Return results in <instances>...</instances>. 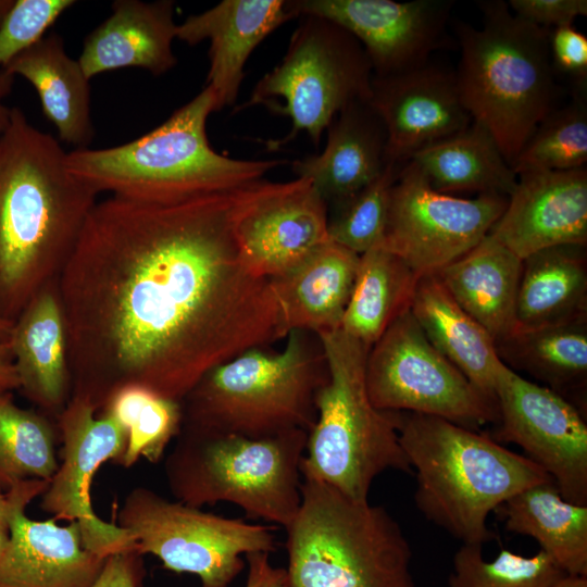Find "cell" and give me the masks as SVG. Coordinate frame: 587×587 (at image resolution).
Segmentation results:
<instances>
[{"label":"cell","instance_id":"46","mask_svg":"<svg viewBox=\"0 0 587 587\" xmlns=\"http://www.w3.org/2000/svg\"><path fill=\"white\" fill-rule=\"evenodd\" d=\"M10 536V499L7 491L0 488V557L9 545Z\"/></svg>","mask_w":587,"mask_h":587},{"label":"cell","instance_id":"40","mask_svg":"<svg viewBox=\"0 0 587 587\" xmlns=\"http://www.w3.org/2000/svg\"><path fill=\"white\" fill-rule=\"evenodd\" d=\"M549 48L554 73L566 75L575 88H586L587 37L573 25L552 28Z\"/></svg>","mask_w":587,"mask_h":587},{"label":"cell","instance_id":"7","mask_svg":"<svg viewBox=\"0 0 587 587\" xmlns=\"http://www.w3.org/2000/svg\"><path fill=\"white\" fill-rule=\"evenodd\" d=\"M285 530L289 587H416L400 524L367 499L302 477L300 505Z\"/></svg>","mask_w":587,"mask_h":587},{"label":"cell","instance_id":"30","mask_svg":"<svg viewBox=\"0 0 587 587\" xmlns=\"http://www.w3.org/2000/svg\"><path fill=\"white\" fill-rule=\"evenodd\" d=\"M408 161L441 193L476 192L510 197L517 175L492 135L479 123L416 151Z\"/></svg>","mask_w":587,"mask_h":587},{"label":"cell","instance_id":"41","mask_svg":"<svg viewBox=\"0 0 587 587\" xmlns=\"http://www.w3.org/2000/svg\"><path fill=\"white\" fill-rule=\"evenodd\" d=\"M508 5L520 18L548 29L573 25L577 16L587 15L586 0H510Z\"/></svg>","mask_w":587,"mask_h":587},{"label":"cell","instance_id":"4","mask_svg":"<svg viewBox=\"0 0 587 587\" xmlns=\"http://www.w3.org/2000/svg\"><path fill=\"white\" fill-rule=\"evenodd\" d=\"M476 3L480 28L454 23L460 46L457 86L472 120L492 135L512 167L538 124L559 107L551 29L520 18L502 0Z\"/></svg>","mask_w":587,"mask_h":587},{"label":"cell","instance_id":"48","mask_svg":"<svg viewBox=\"0 0 587 587\" xmlns=\"http://www.w3.org/2000/svg\"><path fill=\"white\" fill-rule=\"evenodd\" d=\"M13 324L14 323L7 322L0 319V341L1 342L10 344Z\"/></svg>","mask_w":587,"mask_h":587},{"label":"cell","instance_id":"25","mask_svg":"<svg viewBox=\"0 0 587 587\" xmlns=\"http://www.w3.org/2000/svg\"><path fill=\"white\" fill-rule=\"evenodd\" d=\"M360 255L330 240L290 271L271 277L287 335H314L340 327L353 289Z\"/></svg>","mask_w":587,"mask_h":587},{"label":"cell","instance_id":"11","mask_svg":"<svg viewBox=\"0 0 587 587\" xmlns=\"http://www.w3.org/2000/svg\"><path fill=\"white\" fill-rule=\"evenodd\" d=\"M117 525L130 533L137 554L151 553L170 571L197 575L202 587H229L245 567L242 557L276 549L272 525L208 513L146 488L127 496Z\"/></svg>","mask_w":587,"mask_h":587},{"label":"cell","instance_id":"33","mask_svg":"<svg viewBox=\"0 0 587 587\" xmlns=\"http://www.w3.org/2000/svg\"><path fill=\"white\" fill-rule=\"evenodd\" d=\"M500 361L514 372L524 371L553 391L586 390L587 319L530 330H515L497 341Z\"/></svg>","mask_w":587,"mask_h":587},{"label":"cell","instance_id":"9","mask_svg":"<svg viewBox=\"0 0 587 587\" xmlns=\"http://www.w3.org/2000/svg\"><path fill=\"white\" fill-rule=\"evenodd\" d=\"M166 461L170 488L191 507L220 501L248 517L286 527L301 501V461L308 433L294 429L250 438L185 426Z\"/></svg>","mask_w":587,"mask_h":587},{"label":"cell","instance_id":"3","mask_svg":"<svg viewBox=\"0 0 587 587\" xmlns=\"http://www.w3.org/2000/svg\"><path fill=\"white\" fill-rule=\"evenodd\" d=\"M398 433L415 471L417 509L463 544L491 540L492 511L523 489L552 480L492 437L438 416L399 412Z\"/></svg>","mask_w":587,"mask_h":587},{"label":"cell","instance_id":"49","mask_svg":"<svg viewBox=\"0 0 587 587\" xmlns=\"http://www.w3.org/2000/svg\"><path fill=\"white\" fill-rule=\"evenodd\" d=\"M13 3L14 0H0V24Z\"/></svg>","mask_w":587,"mask_h":587},{"label":"cell","instance_id":"43","mask_svg":"<svg viewBox=\"0 0 587 587\" xmlns=\"http://www.w3.org/2000/svg\"><path fill=\"white\" fill-rule=\"evenodd\" d=\"M245 560L248 564L246 587H289L286 569L273 566L268 552H251Z\"/></svg>","mask_w":587,"mask_h":587},{"label":"cell","instance_id":"6","mask_svg":"<svg viewBox=\"0 0 587 587\" xmlns=\"http://www.w3.org/2000/svg\"><path fill=\"white\" fill-rule=\"evenodd\" d=\"M286 338L282 351L251 348L210 370L183 400L185 426L250 438L308 433L326 360L316 335L294 329Z\"/></svg>","mask_w":587,"mask_h":587},{"label":"cell","instance_id":"39","mask_svg":"<svg viewBox=\"0 0 587 587\" xmlns=\"http://www.w3.org/2000/svg\"><path fill=\"white\" fill-rule=\"evenodd\" d=\"M75 3L73 0H14L0 24V70L41 40Z\"/></svg>","mask_w":587,"mask_h":587},{"label":"cell","instance_id":"5","mask_svg":"<svg viewBox=\"0 0 587 587\" xmlns=\"http://www.w3.org/2000/svg\"><path fill=\"white\" fill-rule=\"evenodd\" d=\"M204 87L151 132L104 149L66 152L72 174L99 193L142 200H174L228 191L262 177L285 160H239L215 151L207 122L215 112Z\"/></svg>","mask_w":587,"mask_h":587},{"label":"cell","instance_id":"10","mask_svg":"<svg viewBox=\"0 0 587 587\" xmlns=\"http://www.w3.org/2000/svg\"><path fill=\"white\" fill-rule=\"evenodd\" d=\"M287 51L238 109L265 105L288 116L290 132L265 142L276 150L305 132L315 147L335 116L354 101H369L373 70L361 43L337 24L299 16Z\"/></svg>","mask_w":587,"mask_h":587},{"label":"cell","instance_id":"23","mask_svg":"<svg viewBox=\"0 0 587 587\" xmlns=\"http://www.w3.org/2000/svg\"><path fill=\"white\" fill-rule=\"evenodd\" d=\"M323 151L291 163L327 207H336L375 180L386 165V130L369 101H354L327 127Z\"/></svg>","mask_w":587,"mask_h":587},{"label":"cell","instance_id":"20","mask_svg":"<svg viewBox=\"0 0 587 587\" xmlns=\"http://www.w3.org/2000/svg\"><path fill=\"white\" fill-rule=\"evenodd\" d=\"M521 260L554 246L587 245V170L528 171L488 233Z\"/></svg>","mask_w":587,"mask_h":587},{"label":"cell","instance_id":"42","mask_svg":"<svg viewBox=\"0 0 587 587\" xmlns=\"http://www.w3.org/2000/svg\"><path fill=\"white\" fill-rule=\"evenodd\" d=\"M138 555L127 551L108 557L91 587H138L142 577Z\"/></svg>","mask_w":587,"mask_h":587},{"label":"cell","instance_id":"36","mask_svg":"<svg viewBox=\"0 0 587 587\" xmlns=\"http://www.w3.org/2000/svg\"><path fill=\"white\" fill-rule=\"evenodd\" d=\"M587 162L586 88H575L572 100L551 111L536 127L512 168L528 171H571Z\"/></svg>","mask_w":587,"mask_h":587},{"label":"cell","instance_id":"18","mask_svg":"<svg viewBox=\"0 0 587 587\" xmlns=\"http://www.w3.org/2000/svg\"><path fill=\"white\" fill-rule=\"evenodd\" d=\"M369 102L386 130V162L397 165L473 121L462 103L454 70L430 60L402 73L373 76Z\"/></svg>","mask_w":587,"mask_h":587},{"label":"cell","instance_id":"12","mask_svg":"<svg viewBox=\"0 0 587 587\" xmlns=\"http://www.w3.org/2000/svg\"><path fill=\"white\" fill-rule=\"evenodd\" d=\"M365 384L382 411L438 416L475 430L499 420L497 402L429 342L410 310L370 348Z\"/></svg>","mask_w":587,"mask_h":587},{"label":"cell","instance_id":"44","mask_svg":"<svg viewBox=\"0 0 587 587\" xmlns=\"http://www.w3.org/2000/svg\"><path fill=\"white\" fill-rule=\"evenodd\" d=\"M20 388L10 344L0 341V395Z\"/></svg>","mask_w":587,"mask_h":587},{"label":"cell","instance_id":"22","mask_svg":"<svg viewBox=\"0 0 587 587\" xmlns=\"http://www.w3.org/2000/svg\"><path fill=\"white\" fill-rule=\"evenodd\" d=\"M171 0H116L112 13L84 40L78 62L88 79L105 72L138 67L153 75L172 70L177 25Z\"/></svg>","mask_w":587,"mask_h":587},{"label":"cell","instance_id":"2","mask_svg":"<svg viewBox=\"0 0 587 587\" xmlns=\"http://www.w3.org/2000/svg\"><path fill=\"white\" fill-rule=\"evenodd\" d=\"M98 195L70 172L60 142L12 108L0 134V319L14 323L59 279Z\"/></svg>","mask_w":587,"mask_h":587},{"label":"cell","instance_id":"32","mask_svg":"<svg viewBox=\"0 0 587 587\" xmlns=\"http://www.w3.org/2000/svg\"><path fill=\"white\" fill-rule=\"evenodd\" d=\"M419 278L400 257L382 247L360 254L340 328L371 348L410 310Z\"/></svg>","mask_w":587,"mask_h":587},{"label":"cell","instance_id":"29","mask_svg":"<svg viewBox=\"0 0 587 587\" xmlns=\"http://www.w3.org/2000/svg\"><path fill=\"white\" fill-rule=\"evenodd\" d=\"M587 319L586 247L562 245L522 260L515 330H530Z\"/></svg>","mask_w":587,"mask_h":587},{"label":"cell","instance_id":"19","mask_svg":"<svg viewBox=\"0 0 587 587\" xmlns=\"http://www.w3.org/2000/svg\"><path fill=\"white\" fill-rule=\"evenodd\" d=\"M49 480L22 482L7 490L10 541L0 557V587H91L107 559L84 548L79 525L26 516L27 504Z\"/></svg>","mask_w":587,"mask_h":587},{"label":"cell","instance_id":"45","mask_svg":"<svg viewBox=\"0 0 587 587\" xmlns=\"http://www.w3.org/2000/svg\"><path fill=\"white\" fill-rule=\"evenodd\" d=\"M14 78L12 74L0 70V134L5 130L10 123L12 108L7 107L3 100L11 95Z\"/></svg>","mask_w":587,"mask_h":587},{"label":"cell","instance_id":"1","mask_svg":"<svg viewBox=\"0 0 587 587\" xmlns=\"http://www.w3.org/2000/svg\"><path fill=\"white\" fill-rule=\"evenodd\" d=\"M243 187L97 201L58 282L72 395L100 410L139 385L183 402L213 367L286 338L270 279L236 241Z\"/></svg>","mask_w":587,"mask_h":587},{"label":"cell","instance_id":"8","mask_svg":"<svg viewBox=\"0 0 587 587\" xmlns=\"http://www.w3.org/2000/svg\"><path fill=\"white\" fill-rule=\"evenodd\" d=\"M316 336L327 378L315 397L316 417L308 432L301 476L366 500L383 472L413 473L399 441V412L378 410L369 397L370 347L340 327Z\"/></svg>","mask_w":587,"mask_h":587},{"label":"cell","instance_id":"16","mask_svg":"<svg viewBox=\"0 0 587 587\" xmlns=\"http://www.w3.org/2000/svg\"><path fill=\"white\" fill-rule=\"evenodd\" d=\"M234 232L245 264L257 275H282L329 240L328 207L310 179H263L241 189Z\"/></svg>","mask_w":587,"mask_h":587},{"label":"cell","instance_id":"27","mask_svg":"<svg viewBox=\"0 0 587 587\" xmlns=\"http://www.w3.org/2000/svg\"><path fill=\"white\" fill-rule=\"evenodd\" d=\"M24 77L36 90L43 115L61 141L88 148L93 127L90 86L78 60L72 59L57 33L46 35L3 68Z\"/></svg>","mask_w":587,"mask_h":587},{"label":"cell","instance_id":"14","mask_svg":"<svg viewBox=\"0 0 587 587\" xmlns=\"http://www.w3.org/2000/svg\"><path fill=\"white\" fill-rule=\"evenodd\" d=\"M495 395L499 427L492 438L522 448L552 478L563 499L587 505V425L579 410L502 362Z\"/></svg>","mask_w":587,"mask_h":587},{"label":"cell","instance_id":"31","mask_svg":"<svg viewBox=\"0 0 587 587\" xmlns=\"http://www.w3.org/2000/svg\"><path fill=\"white\" fill-rule=\"evenodd\" d=\"M497 510L508 532L535 539L565 574L587 575V505L563 499L553 480L523 489Z\"/></svg>","mask_w":587,"mask_h":587},{"label":"cell","instance_id":"24","mask_svg":"<svg viewBox=\"0 0 587 587\" xmlns=\"http://www.w3.org/2000/svg\"><path fill=\"white\" fill-rule=\"evenodd\" d=\"M59 279L46 285L13 324L10 348L20 388L51 413L63 411L72 396L68 338Z\"/></svg>","mask_w":587,"mask_h":587},{"label":"cell","instance_id":"26","mask_svg":"<svg viewBox=\"0 0 587 587\" xmlns=\"http://www.w3.org/2000/svg\"><path fill=\"white\" fill-rule=\"evenodd\" d=\"M434 274L495 344L514 332L522 260L492 236Z\"/></svg>","mask_w":587,"mask_h":587},{"label":"cell","instance_id":"13","mask_svg":"<svg viewBox=\"0 0 587 587\" xmlns=\"http://www.w3.org/2000/svg\"><path fill=\"white\" fill-rule=\"evenodd\" d=\"M509 197L482 193L461 198L434 190L407 161L389 195L382 247L419 276L434 274L477 246L504 212Z\"/></svg>","mask_w":587,"mask_h":587},{"label":"cell","instance_id":"15","mask_svg":"<svg viewBox=\"0 0 587 587\" xmlns=\"http://www.w3.org/2000/svg\"><path fill=\"white\" fill-rule=\"evenodd\" d=\"M98 411L86 397L72 395L60 413L62 462L42 494L41 507L55 521L76 522L84 548L107 559L134 551L136 542L128 530L102 521L92 509L95 473L108 460H121L126 447L125 430Z\"/></svg>","mask_w":587,"mask_h":587},{"label":"cell","instance_id":"21","mask_svg":"<svg viewBox=\"0 0 587 587\" xmlns=\"http://www.w3.org/2000/svg\"><path fill=\"white\" fill-rule=\"evenodd\" d=\"M284 0H224L177 25L176 39L190 46L210 42L205 79L220 111L233 105L253 50L274 30L294 18Z\"/></svg>","mask_w":587,"mask_h":587},{"label":"cell","instance_id":"47","mask_svg":"<svg viewBox=\"0 0 587 587\" xmlns=\"http://www.w3.org/2000/svg\"><path fill=\"white\" fill-rule=\"evenodd\" d=\"M550 587H587V575L564 574Z\"/></svg>","mask_w":587,"mask_h":587},{"label":"cell","instance_id":"28","mask_svg":"<svg viewBox=\"0 0 587 587\" xmlns=\"http://www.w3.org/2000/svg\"><path fill=\"white\" fill-rule=\"evenodd\" d=\"M410 311L429 342L496 401V374L501 361L495 340L455 302L435 274L419 278Z\"/></svg>","mask_w":587,"mask_h":587},{"label":"cell","instance_id":"38","mask_svg":"<svg viewBox=\"0 0 587 587\" xmlns=\"http://www.w3.org/2000/svg\"><path fill=\"white\" fill-rule=\"evenodd\" d=\"M400 166L388 163L383 173L328 215L329 240L362 254L380 246L387 226L389 195Z\"/></svg>","mask_w":587,"mask_h":587},{"label":"cell","instance_id":"34","mask_svg":"<svg viewBox=\"0 0 587 587\" xmlns=\"http://www.w3.org/2000/svg\"><path fill=\"white\" fill-rule=\"evenodd\" d=\"M102 409L126 433V447L120 460L126 467L141 457L159 461L171 439L179 434L184 420L182 402L139 385L118 388Z\"/></svg>","mask_w":587,"mask_h":587},{"label":"cell","instance_id":"37","mask_svg":"<svg viewBox=\"0 0 587 587\" xmlns=\"http://www.w3.org/2000/svg\"><path fill=\"white\" fill-rule=\"evenodd\" d=\"M483 545L463 544L454 553L449 587H550L565 573L539 550L523 557L501 549L492 561H485Z\"/></svg>","mask_w":587,"mask_h":587},{"label":"cell","instance_id":"35","mask_svg":"<svg viewBox=\"0 0 587 587\" xmlns=\"http://www.w3.org/2000/svg\"><path fill=\"white\" fill-rule=\"evenodd\" d=\"M59 462L54 432L46 416L23 409L12 392L0 395V488L32 479L50 480Z\"/></svg>","mask_w":587,"mask_h":587},{"label":"cell","instance_id":"17","mask_svg":"<svg viewBox=\"0 0 587 587\" xmlns=\"http://www.w3.org/2000/svg\"><path fill=\"white\" fill-rule=\"evenodd\" d=\"M452 0H295V17L313 15L350 33L363 47L373 76L384 77L424 65L448 40Z\"/></svg>","mask_w":587,"mask_h":587}]
</instances>
